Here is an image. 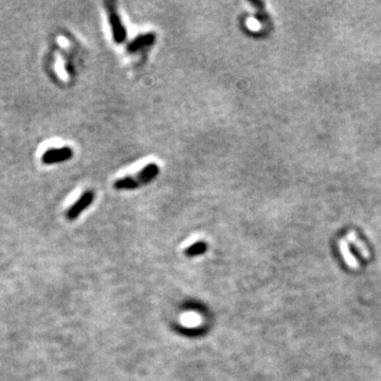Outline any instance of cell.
I'll list each match as a JSON object with an SVG mask.
<instances>
[{"instance_id": "obj_5", "label": "cell", "mask_w": 381, "mask_h": 381, "mask_svg": "<svg viewBox=\"0 0 381 381\" xmlns=\"http://www.w3.org/2000/svg\"><path fill=\"white\" fill-rule=\"evenodd\" d=\"M72 150L70 148L61 149H50L43 156V161L45 163H53L58 161H64L71 158Z\"/></svg>"}, {"instance_id": "obj_6", "label": "cell", "mask_w": 381, "mask_h": 381, "mask_svg": "<svg viewBox=\"0 0 381 381\" xmlns=\"http://www.w3.org/2000/svg\"><path fill=\"white\" fill-rule=\"evenodd\" d=\"M206 249H207L206 242L198 241V242H195V244H193L190 247H189L188 250H187V253L190 256L198 255V254H201L202 252H205Z\"/></svg>"}, {"instance_id": "obj_7", "label": "cell", "mask_w": 381, "mask_h": 381, "mask_svg": "<svg viewBox=\"0 0 381 381\" xmlns=\"http://www.w3.org/2000/svg\"><path fill=\"white\" fill-rule=\"evenodd\" d=\"M56 70H57L58 75H60L63 78V80H67V73H66L65 70H64V66H63V62L62 61L57 62Z\"/></svg>"}, {"instance_id": "obj_2", "label": "cell", "mask_w": 381, "mask_h": 381, "mask_svg": "<svg viewBox=\"0 0 381 381\" xmlns=\"http://www.w3.org/2000/svg\"><path fill=\"white\" fill-rule=\"evenodd\" d=\"M109 22L113 30V36L115 42L118 44H122L126 38V30L121 22L120 16L117 14L113 6H109Z\"/></svg>"}, {"instance_id": "obj_8", "label": "cell", "mask_w": 381, "mask_h": 381, "mask_svg": "<svg viewBox=\"0 0 381 381\" xmlns=\"http://www.w3.org/2000/svg\"><path fill=\"white\" fill-rule=\"evenodd\" d=\"M58 42H60V45H61V46H63V47H66V46H68V42H67V39H66V38H65V37H63V36L58 37Z\"/></svg>"}, {"instance_id": "obj_3", "label": "cell", "mask_w": 381, "mask_h": 381, "mask_svg": "<svg viewBox=\"0 0 381 381\" xmlns=\"http://www.w3.org/2000/svg\"><path fill=\"white\" fill-rule=\"evenodd\" d=\"M155 39H156V35H155V33H152V32L145 33V34L138 35L135 39H133V41L128 44L127 51L129 52V53H134V52H137L143 48L148 47V46H150V45H153Z\"/></svg>"}, {"instance_id": "obj_1", "label": "cell", "mask_w": 381, "mask_h": 381, "mask_svg": "<svg viewBox=\"0 0 381 381\" xmlns=\"http://www.w3.org/2000/svg\"><path fill=\"white\" fill-rule=\"evenodd\" d=\"M158 174V166L155 163H149L141 168L140 172H138L137 174L118 179L115 182V188L117 190H134L142 185H146V183L153 181Z\"/></svg>"}, {"instance_id": "obj_4", "label": "cell", "mask_w": 381, "mask_h": 381, "mask_svg": "<svg viewBox=\"0 0 381 381\" xmlns=\"http://www.w3.org/2000/svg\"><path fill=\"white\" fill-rule=\"evenodd\" d=\"M94 198H95V195L91 192H87L86 194H84L81 198L69 209V211L67 212V217L69 219L76 218L85 209H87L90 206V203L93 202Z\"/></svg>"}]
</instances>
